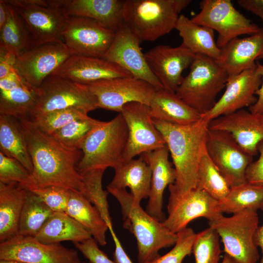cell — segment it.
I'll use <instances>...</instances> for the list:
<instances>
[{
	"mask_svg": "<svg viewBox=\"0 0 263 263\" xmlns=\"http://www.w3.org/2000/svg\"><path fill=\"white\" fill-rule=\"evenodd\" d=\"M19 120L26 136L33 169L28 182L18 185L56 186L83 193V178L76 168L82 156L81 150L64 148L30 118Z\"/></svg>",
	"mask_w": 263,
	"mask_h": 263,
	"instance_id": "1",
	"label": "cell"
},
{
	"mask_svg": "<svg viewBox=\"0 0 263 263\" xmlns=\"http://www.w3.org/2000/svg\"><path fill=\"white\" fill-rule=\"evenodd\" d=\"M153 121L164 138L176 173L174 183L169 186V208L188 192L196 188L199 164L206 151L209 122L202 117L187 125L155 119Z\"/></svg>",
	"mask_w": 263,
	"mask_h": 263,
	"instance_id": "2",
	"label": "cell"
},
{
	"mask_svg": "<svg viewBox=\"0 0 263 263\" xmlns=\"http://www.w3.org/2000/svg\"><path fill=\"white\" fill-rule=\"evenodd\" d=\"M107 190L120 205L124 228L136 238L138 263L153 260L160 256L161 249L175 244L177 234L144 210L140 204L133 203L132 194L126 188L107 187Z\"/></svg>",
	"mask_w": 263,
	"mask_h": 263,
	"instance_id": "3",
	"label": "cell"
},
{
	"mask_svg": "<svg viewBox=\"0 0 263 263\" xmlns=\"http://www.w3.org/2000/svg\"><path fill=\"white\" fill-rule=\"evenodd\" d=\"M128 139V128L121 113L109 121H100L82 143V154L76 166L79 173L114 169L123 162Z\"/></svg>",
	"mask_w": 263,
	"mask_h": 263,
	"instance_id": "4",
	"label": "cell"
},
{
	"mask_svg": "<svg viewBox=\"0 0 263 263\" xmlns=\"http://www.w3.org/2000/svg\"><path fill=\"white\" fill-rule=\"evenodd\" d=\"M190 0H124V23L140 41H154L175 27Z\"/></svg>",
	"mask_w": 263,
	"mask_h": 263,
	"instance_id": "5",
	"label": "cell"
},
{
	"mask_svg": "<svg viewBox=\"0 0 263 263\" xmlns=\"http://www.w3.org/2000/svg\"><path fill=\"white\" fill-rule=\"evenodd\" d=\"M189 68L176 94L202 115L214 106L228 76L217 60L203 55H196Z\"/></svg>",
	"mask_w": 263,
	"mask_h": 263,
	"instance_id": "6",
	"label": "cell"
},
{
	"mask_svg": "<svg viewBox=\"0 0 263 263\" xmlns=\"http://www.w3.org/2000/svg\"><path fill=\"white\" fill-rule=\"evenodd\" d=\"M257 209L248 208L225 217L223 214L209 221L224 244L225 253L239 263H257L260 255L254 242L259 227Z\"/></svg>",
	"mask_w": 263,
	"mask_h": 263,
	"instance_id": "7",
	"label": "cell"
},
{
	"mask_svg": "<svg viewBox=\"0 0 263 263\" xmlns=\"http://www.w3.org/2000/svg\"><path fill=\"white\" fill-rule=\"evenodd\" d=\"M67 109L88 113L97 107L94 96L82 84L51 75L38 89L36 103L30 119Z\"/></svg>",
	"mask_w": 263,
	"mask_h": 263,
	"instance_id": "8",
	"label": "cell"
},
{
	"mask_svg": "<svg viewBox=\"0 0 263 263\" xmlns=\"http://www.w3.org/2000/svg\"><path fill=\"white\" fill-rule=\"evenodd\" d=\"M199 4L200 11L191 19L217 32L216 43L221 49L232 39L255 34L261 29L240 13L230 0H203Z\"/></svg>",
	"mask_w": 263,
	"mask_h": 263,
	"instance_id": "9",
	"label": "cell"
},
{
	"mask_svg": "<svg viewBox=\"0 0 263 263\" xmlns=\"http://www.w3.org/2000/svg\"><path fill=\"white\" fill-rule=\"evenodd\" d=\"M7 1L16 7L22 18L33 47L62 41L61 34L69 16L61 8L50 5L43 0Z\"/></svg>",
	"mask_w": 263,
	"mask_h": 263,
	"instance_id": "10",
	"label": "cell"
},
{
	"mask_svg": "<svg viewBox=\"0 0 263 263\" xmlns=\"http://www.w3.org/2000/svg\"><path fill=\"white\" fill-rule=\"evenodd\" d=\"M94 96L97 108L121 112L130 102L150 106L157 90L147 82L132 76L103 79L82 84Z\"/></svg>",
	"mask_w": 263,
	"mask_h": 263,
	"instance_id": "11",
	"label": "cell"
},
{
	"mask_svg": "<svg viewBox=\"0 0 263 263\" xmlns=\"http://www.w3.org/2000/svg\"><path fill=\"white\" fill-rule=\"evenodd\" d=\"M206 148L230 188L247 182L246 171L254 156L245 151L230 133L208 128Z\"/></svg>",
	"mask_w": 263,
	"mask_h": 263,
	"instance_id": "12",
	"label": "cell"
},
{
	"mask_svg": "<svg viewBox=\"0 0 263 263\" xmlns=\"http://www.w3.org/2000/svg\"><path fill=\"white\" fill-rule=\"evenodd\" d=\"M114 34L115 32L94 19L69 16L61 39L73 55L103 58Z\"/></svg>",
	"mask_w": 263,
	"mask_h": 263,
	"instance_id": "13",
	"label": "cell"
},
{
	"mask_svg": "<svg viewBox=\"0 0 263 263\" xmlns=\"http://www.w3.org/2000/svg\"><path fill=\"white\" fill-rule=\"evenodd\" d=\"M120 113L125 119L128 130L123 162L166 146L162 134L153 123L149 106L130 102L124 106Z\"/></svg>",
	"mask_w": 263,
	"mask_h": 263,
	"instance_id": "14",
	"label": "cell"
},
{
	"mask_svg": "<svg viewBox=\"0 0 263 263\" xmlns=\"http://www.w3.org/2000/svg\"><path fill=\"white\" fill-rule=\"evenodd\" d=\"M73 54L63 42L34 47L16 58L17 73L30 86L38 89Z\"/></svg>",
	"mask_w": 263,
	"mask_h": 263,
	"instance_id": "15",
	"label": "cell"
},
{
	"mask_svg": "<svg viewBox=\"0 0 263 263\" xmlns=\"http://www.w3.org/2000/svg\"><path fill=\"white\" fill-rule=\"evenodd\" d=\"M141 41L124 23L115 32L103 58L120 66L132 77L144 80L157 90L163 89L154 75L140 46Z\"/></svg>",
	"mask_w": 263,
	"mask_h": 263,
	"instance_id": "16",
	"label": "cell"
},
{
	"mask_svg": "<svg viewBox=\"0 0 263 263\" xmlns=\"http://www.w3.org/2000/svg\"><path fill=\"white\" fill-rule=\"evenodd\" d=\"M77 251L60 244H44L34 237L19 235L0 244V260L26 263H73Z\"/></svg>",
	"mask_w": 263,
	"mask_h": 263,
	"instance_id": "17",
	"label": "cell"
},
{
	"mask_svg": "<svg viewBox=\"0 0 263 263\" xmlns=\"http://www.w3.org/2000/svg\"><path fill=\"white\" fill-rule=\"evenodd\" d=\"M144 54L163 89L173 93H176L183 80V72L190 67L196 56L182 44L176 47L157 45Z\"/></svg>",
	"mask_w": 263,
	"mask_h": 263,
	"instance_id": "18",
	"label": "cell"
},
{
	"mask_svg": "<svg viewBox=\"0 0 263 263\" xmlns=\"http://www.w3.org/2000/svg\"><path fill=\"white\" fill-rule=\"evenodd\" d=\"M262 83V77L255 67L228 78L225 90L213 108L202 117L211 120L245 107H250L257 99L256 92Z\"/></svg>",
	"mask_w": 263,
	"mask_h": 263,
	"instance_id": "19",
	"label": "cell"
},
{
	"mask_svg": "<svg viewBox=\"0 0 263 263\" xmlns=\"http://www.w3.org/2000/svg\"><path fill=\"white\" fill-rule=\"evenodd\" d=\"M167 209L168 216L162 223L174 233L186 228L194 219L204 217L210 221L223 213L219 201L197 188L188 192Z\"/></svg>",
	"mask_w": 263,
	"mask_h": 263,
	"instance_id": "20",
	"label": "cell"
},
{
	"mask_svg": "<svg viewBox=\"0 0 263 263\" xmlns=\"http://www.w3.org/2000/svg\"><path fill=\"white\" fill-rule=\"evenodd\" d=\"M208 128L230 133L238 144L254 156L263 141V115L244 109L219 116L209 123Z\"/></svg>",
	"mask_w": 263,
	"mask_h": 263,
	"instance_id": "21",
	"label": "cell"
},
{
	"mask_svg": "<svg viewBox=\"0 0 263 263\" xmlns=\"http://www.w3.org/2000/svg\"><path fill=\"white\" fill-rule=\"evenodd\" d=\"M80 84L119 77L132 76L120 66L103 58L72 55L52 75Z\"/></svg>",
	"mask_w": 263,
	"mask_h": 263,
	"instance_id": "22",
	"label": "cell"
},
{
	"mask_svg": "<svg viewBox=\"0 0 263 263\" xmlns=\"http://www.w3.org/2000/svg\"><path fill=\"white\" fill-rule=\"evenodd\" d=\"M169 152L167 146L141 155L149 165L151 179L149 200L146 211L160 222H163V195L165 188L173 184L176 173L172 163L169 160Z\"/></svg>",
	"mask_w": 263,
	"mask_h": 263,
	"instance_id": "23",
	"label": "cell"
},
{
	"mask_svg": "<svg viewBox=\"0 0 263 263\" xmlns=\"http://www.w3.org/2000/svg\"><path fill=\"white\" fill-rule=\"evenodd\" d=\"M49 5L61 8L69 17L96 20L115 32L124 24V0H51Z\"/></svg>",
	"mask_w": 263,
	"mask_h": 263,
	"instance_id": "24",
	"label": "cell"
},
{
	"mask_svg": "<svg viewBox=\"0 0 263 263\" xmlns=\"http://www.w3.org/2000/svg\"><path fill=\"white\" fill-rule=\"evenodd\" d=\"M263 55V27L255 34L231 40L221 49L217 61L229 77L255 67Z\"/></svg>",
	"mask_w": 263,
	"mask_h": 263,
	"instance_id": "25",
	"label": "cell"
},
{
	"mask_svg": "<svg viewBox=\"0 0 263 263\" xmlns=\"http://www.w3.org/2000/svg\"><path fill=\"white\" fill-rule=\"evenodd\" d=\"M113 177L107 187L129 188L133 202L140 204L149 198L151 179L150 169L142 156L122 162L114 169Z\"/></svg>",
	"mask_w": 263,
	"mask_h": 263,
	"instance_id": "26",
	"label": "cell"
},
{
	"mask_svg": "<svg viewBox=\"0 0 263 263\" xmlns=\"http://www.w3.org/2000/svg\"><path fill=\"white\" fill-rule=\"evenodd\" d=\"M149 106L153 119L171 124L187 125L202 118L199 113L183 101L176 93L164 89L156 91Z\"/></svg>",
	"mask_w": 263,
	"mask_h": 263,
	"instance_id": "27",
	"label": "cell"
},
{
	"mask_svg": "<svg viewBox=\"0 0 263 263\" xmlns=\"http://www.w3.org/2000/svg\"><path fill=\"white\" fill-rule=\"evenodd\" d=\"M27 190L18 184L0 183V242L18 235L19 225Z\"/></svg>",
	"mask_w": 263,
	"mask_h": 263,
	"instance_id": "28",
	"label": "cell"
},
{
	"mask_svg": "<svg viewBox=\"0 0 263 263\" xmlns=\"http://www.w3.org/2000/svg\"><path fill=\"white\" fill-rule=\"evenodd\" d=\"M175 29L182 39V44L196 55H203L219 60L221 49L214 38V30L194 22L180 15Z\"/></svg>",
	"mask_w": 263,
	"mask_h": 263,
	"instance_id": "29",
	"label": "cell"
},
{
	"mask_svg": "<svg viewBox=\"0 0 263 263\" xmlns=\"http://www.w3.org/2000/svg\"><path fill=\"white\" fill-rule=\"evenodd\" d=\"M44 244L63 241L80 242L92 237L90 233L64 212H53L34 237Z\"/></svg>",
	"mask_w": 263,
	"mask_h": 263,
	"instance_id": "30",
	"label": "cell"
},
{
	"mask_svg": "<svg viewBox=\"0 0 263 263\" xmlns=\"http://www.w3.org/2000/svg\"><path fill=\"white\" fill-rule=\"evenodd\" d=\"M65 212L87 230L98 244H106L108 225L98 209L82 193L70 190Z\"/></svg>",
	"mask_w": 263,
	"mask_h": 263,
	"instance_id": "31",
	"label": "cell"
},
{
	"mask_svg": "<svg viewBox=\"0 0 263 263\" xmlns=\"http://www.w3.org/2000/svg\"><path fill=\"white\" fill-rule=\"evenodd\" d=\"M0 149L5 155L16 159L31 174L33 166L27 140L19 119L0 115Z\"/></svg>",
	"mask_w": 263,
	"mask_h": 263,
	"instance_id": "32",
	"label": "cell"
},
{
	"mask_svg": "<svg viewBox=\"0 0 263 263\" xmlns=\"http://www.w3.org/2000/svg\"><path fill=\"white\" fill-rule=\"evenodd\" d=\"M8 18L0 29V48L18 56L33 47L29 33L16 7L6 0Z\"/></svg>",
	"mask_w": 263,
	"mask_h": 263,
	"instance_id": "33",
	"label": "cell"
},
{
	"mask_svg": "<svg viewBox=\"0 0 263 263\" xmlns=\"http://www.w3.org/2000/svg\"><path fill=\"white\" fill-rule=\"evenodd\" d=\"M37 96L38 89L26 83L9 91H0V115L18 119L29 118Z\"/></svg>",
	"mask_w": 263,
	"mask_h": 263,
	"instance_id": "34",
	"label": "cell"
},
{
	"mask_svg": "<svg viewBox=\"0 0 263 263\" xmlns=\"http://www.w3.org/2000/svg\"><path fill=\"white\" fill-rule=\"evenodd\" d=\"M53 212L38 195L27 190L20 217L18 235L35 237Z\"/></svg>",
	"mask_w": 263,
	"mask_h": 263,
	"instance_id": "35",
	"label": "cell"
},
{
	"mask_svg": "<svg viewBox=\"0 0 263 263\" xmlns=\"http://www.w3.org/2000/svg\"><path fill=\"white\" fill-rule=\"evenodd\" d=\"M263 202V186L248 182L230 188L227 196L220 202L223 213H235L243 210L259 209Z\"/></svg>",
	"mask_w": 263,
	"mask_h": 263,
	"instance_id": "36",
	"label": "cell"
},
{
	"mask_svg": "<svg viewBox=\"0 0 263 263\" xmlns=\"http://www.w3.org/2000/svg\"><path fill=\"white\" fill-rule=\"evenodd\" d=\"M196 188L206 192L219 202L228 195L230 187L212 162L207 150L200 161Z\"/></svg>",
	"mask_w": 263,
	"mask_h": 263,
	"instance_id": "37",
	"label": "cell"
},
{
	"mask_svg": "<svg viewBox=\"0 0 263 263\" xmlns=\"http://www.w3.org/2000/svg\"><path fill=\"white\" fill-rule=\"evenodd\" d=\"M105 171L103 169L92 170L81 175L82 176L84 189L82 193L100 212L106 223L108 230L113 228L109 211L107 200L108 192L102 188V179Z\"/></svg>",
	"mask_w": 263,
	"mask_h": 263,
	"instance_id": "38",
	"label": "cell"
},
{
	"mask_svg": "<svg viewBox=\"0 0 263 263\" xmlns=\"http://www.w3.org/2000/svg\"><path fill=\"white\" fill-rule=\"evenodd\" d=\"M99 121L88 116L70 122L51 135L64 148L80 150L84 140Z\"/></svg>",
	"mask_w": 263,
	"mask_h": 263,
	"instance_id": "39",
	"label": "cell"
},
{
	"mask_svg": "<svg viewBox=\"0 0 263 263\" xmlns=\"http://www.w3.org/2000/svg\"><path fill=\"white\" fill-rule=\"evenodd\" d=\"M221 252L220 237L213 228L197 233L192 248L195 263H219Z\"/></svg>",
	"mask_w": 263,
	"mask_h": 263,
	"instance_id": "40",
	"label": "cell"
},
{
	"mask_svg": "<svg viewBox=\"0 0 263 263\" xmlns=\"http://www.w3.org/2000/svg\"><path fill=\"white\" fill-rule=\"evenodd\" d=\"M88 116V113L76 109H67L50 112L31 119L44 132L51 134L70 122Z\"/></svg>",
	"mask_w": 263,
	"mask_h": 263,
	"instance_id": "41",
	"label": "cell"
},
{
	"mask_svg": "<svg viewBox=\"0 0 263 263\" xmlns=\"http://www.w3.org/2000/svg\"><path fill=\"white\" fill-rule=\"evenodd\" d=\"M177 234V241L169 251L145 263H182L184 259L192 253L197 233L191 228L187 227Z\"/></svg>",
	"mask_w": 263,
	"mask_h": 263,
	"instance_id": "42",
	"label": "cell"
},
{
	"mask_svg": "<svg viewBox=\"0 0 263 263\" xmlns=\"http://www.w3.org/2000/svg\"><path fill=\"white\" fill-rule=\"evenodd\" d=\"M20 187L38 195L53 211L65 212L71 190L56 186Z\"/></svg>",
	"mask_w": 263,
	"mask_h": 263,
	"instance_id": "43",
	"label": "cell"
},
{
	"mask_svg": "<svg viewBox=\"0 0 263 263\" xmlns=\"http://www.w3.org/2000/svg\"><path fill=\"white\" fill-rule=\"evenodd\" d=\"M30 174L17 160L0 151V183L23 184L28 182Z\"/></svg>",
	"mask_w": 263,
	"mask_h": 263,
	"instance_id": "44",
	"label": "cell"
},
{
	"mask_svg": "<svg viewBox=\"0 0 263 263\" xmlns=\"http://www.w3.org/2000/svg\"><path fill=\"white\" fill-rule=\"evenodd\" d=\"M257 149L259 158L248 166L245 178L248 183L263 186V141L259 144Z\"/></svg>",
	"mask_w": 263,
	"mask_h": 263,
	"instance_id": "45",
	"label": "cell"
},
{
	"mask_svg": "<svg viewBox=\"0 0 263 263\" xmlns=\"http://www.w3.org/2000/svg\"><path fill=\"white\" fill-rule=\"evenodd\" d=\"M16 57L13 54L0 48V79L6 76L15 70Z\"/></svg>",
	"mask_w": 263,
	"mask_h": 263,
	"instance_id": "46",
	"label": "cell"
},
{
	"mask_svg": "<svg viewBox=\"0 0 263 263\" xmlns=\"http://www.w3.org/2000/svg\"><path fill=\"white\" fill-rule=\"evenodd\" d=\"M26 83L15 70L6 76L0 79V91H9ZM27 84V83H26Z\"/></svg>",
	"mask_w": 263,
	"mask_h": 263,
	"instance_id": "47",
	"label": "cell"
},
{
	"mask_svg": "<svg viewBox=\"0 0 263 263\" xmlns=\"http://www.w3.org/2000/svg\"><path fill=\"white\" fill-rule=\"evenodd\" d=\"M109 231L115 245V250L113 253V262L115 263H133L123 248L113 229Z\"/></svg>",
	"mask_w": 263,
	"mask_h": 263,
	"instance_id": "48",
	"label": "cell"
},
{
	"mask_svg": "<svg viewBox=\"0 0 263 263\" xmlns=\"http://www.w3.org/2000/svg\"><path fill=\"white\" fill-rule=\"evenodd\" d=\"M256 68L262 77L261 85L256 92L257 99L256 103L249 108L248 110L253 113L263 114V65L256 62Z\"/></svg>",
	"mask_w": 263,
	"mask_h": 263,
	"instance_id": "49",
	"label": "cell"
},
{
	"mask_svg": "<svg viewBox=\"0 0 263 263\" xmlns=\"http://www.w3.org/2000/svg\"><path fill=\"white\" fill-rule=\"evenodd\" d=\"M238 4L259 17L263 22V0H238Z\"/></svg>",
	"mask_w": 263,
	"mask_h": 263,
	"instance_id": "50",
	"label": "cell"
},
{
	"mask_svg": "<svg viewBox=\"0 0 263 263\" xmlns=\"http://www.w3.org/2000/svg\"><path fill=\"white\" fill-rule=\"evenodd\" d=\"M263 212V202L260 208ZM254 242L258 247L261 250L262 257L260 263H263V223L262 225L259 226L254 236Z\"/></svg>",
	"mask_w": 263,
	"mask_h": 263,
	"instance_id": "51",
	"label": "cell"
},
{
	"mask_svg": "<svg viewBox=\"0 0 263 263\" xmlns=\"http://www.w3.org/2000/svg\"><path fill=\"white\" fill-rule=\"evenodd\" d=\"M8 18V8L5 0H0V29L5 24Z\"/></svg>",
	"mask_w": 263,
	"mask_h": 263,
	"instance_id": "52",
	"label": "cell"
},
{
	"mask_svg": "<svg viewBox=\"0 0 263 263\" xmlns=\"http://www.w3.org/2000/svg\"><path fill=\"white\" fill-rule=\"evenodd\" d=\"M221 263H239L233 258L225 253L223 260Z\"/></svg>",
	"mask_w": 263,
	"mask_h": 263,
	"instance_id": "53",
	"label": "cell"
},
{
	"mask_svg": "<svg viewBox=\"0 0 263 263\" xmlns=\"http://www.w3.org/2000/svg\"><path fill=\"white\" fill-rule=\"evenodd\" d=\"M0 263H26L16 260H0Z\"/></svg>",
	"mask_w": 263,
	"mask_h": 263,
	"instance_id": "54",
	"label": "cell"
},
{
	"mask_svg": "<svg viewBox=\"0 0 263 263\" xmlns=\"http://www.w3.org/2000/svg\"><path fill=\"white\" fill-rule=\"evenodd\" d=\"M73 263H86V262L81 261V260L78 258L76 261H75Z\"/></svg>",
	"mask_w": 263,
	"mask_h": 263,
	"instance_id": "55",
	"label": "cell"
},
{
	"mask_svg": "<svg viewBox=\"0 0 263 263\" xmlns=\"http://www.w3.org/2000/svg\"><path fill=\"white\" fill-rule=\"evenodd\" d=\"M263 59V55L259 58V59Z\"/></svg>",
	"mask_w": 263,
	"mask_h": 263,
	"instance_id": "56",
	"label": "cell"
},
{
	"mask_svg": "<svg viewBox=\"0 0 263 263\" xmlns=\"http://www.w3.org/2000/svg\"></svg>",
	"mask_w": 263,
	"mask_h": 263,
	"instance_id": "57",
	"label": "cell"
}]
</instances>
